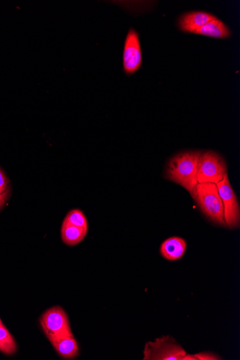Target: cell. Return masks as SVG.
<instances>
[{
	"label": "cell",
	"instance_id": "8992f818",
	"mask_svg": "<svg viewBox=\"0 0 240 360\" xmlns=\"http://www.w3.org/2000/svg\"><path fill=\"white\" fill-rule=\"evenodd\" d=\"M223 201L224 217L227 227L231 230L237 229L240 224V210L237 196L226 175L223 181L216 185Z\"/></svg>",
	"mask_w": 240,
	"mask_h": 360
},
{
	"label": "cell",
	"instance_id": "5b68a950",
	"mask_svg": "<svg viewBox=\"0 0 240 360\" xmlns=\"http://www.w3.org/2000/svg\"><path fill=\"white\" fill-rule=\"evenodd\" d=\"M40 322L50 342L60 336L72 332L67 314L61 306L47 310L42 315Z\"/></svg>",
	"mask_w": 240,
	"mask_h": 360
},
{
	"label": "cell",
	"instance_id": "9c48e42d",
	"mask_svg": "<svg viewBox=\"0 0 240 360\" xmlns=\"http://www.w3.org/2000/svg\"><path fill=\"white\" fill-rule=\"evenodd\" d=\"M185 240L179 237H172L166 240L161 244V256L170 261H177L183 258L186 251Z\"/></svg>",
	"mask_w": 240,
	"mask_h": 360
},
{
	"label": "cell",
	"instance_id": "ba28073f",
	"mask_svg": "<svg viewBox=\"0 0 240 360\" xmlns=\"http://www.w3.org/2000/svg\"><path fill=\"white\" fill-rule=\"evenodd\" d=\"M58 355L65 359H72L78 357L79 349L72 332L63 334L51 341Z\"/></svg>",
	"mask_w": 240,
	"mask_h": 360
},
{
	"label": "cell",
	"instance_id": "9a60e30c",
	"mask_svg": "<svg viewBox=\"0 0 240 360\" xmlns=\"http://www.w3.org/2000/svg\"><path fill=\"white\" fill-rule=\"evenodd\" d=\"M223 359L220 356L210 352H204L195 354H187L183 360H218Z\"/></svg>",
	"mask_w": 240,
	"mask_h": 360
},
{
	"label": "cell",
	"instance_id": "5bb4252c",
	"mask_svg": "<svg viewBox=\"0 0 240 360\" xmlns=\"http://www.w3.org/2000/svg\"><path fill=\"white\" fill-rule=\"evenodd\" d=\"M63 221L74 225V226L79 228L88 229V223H87L86 218L83 213L79 210L71 211Z\"/></svg>",
	"mask_w": 240,
	"mask_h": 360
},
{
	"label": "cell",
	"instance_id": "277c9868",
	"mask_svg": "<svg viewBox=\"0 0 240 360\" xmlns=\"http://www.w3.org/2000/svg\"><path fill=\"white\" fill-rule=\"evenodd\" d=\"M185 350L170 336L159 337L154 342L145 344L144 360H183L186 355Z\"/></svg>",
	"mask_w": 240,
	"mask_h": 360
},
{
	"label": "cell",
	"instance_id": "8fae6325",
	"mask_svg": "<svg viewBox=\"0 0 240 360\" xmlns=\"http://www.w3.org/2000/svg\"><path fill=\"white\" fill-rule=\"evenodd\" d=\"M195 34L205 36L214 38H229L232 33L230 29L224 24V22L215 17L210 20L196 31Z\"/></svg>",
	"mask_w": 240,
	"mask_h": 360
},
{
	"label": "cell",
	"instance_id": "ac0fdd59",
	"mask_svg": "<svg viewBox=\"0 0 240 360\" xmlns=\"http://www.w3.org/2000/svg\"><path fill=\"white\" fill-rule=\"evenodd\" d=\"M0 322H2V321H1V319H0Z\"/></svg>",
	"mask_w": 240,
	"mask_h": 360
},
{
	"label": "cell",
	"instance_id": "2e32d148",
	"mask_svg": "<svg viewBox=\"0 0 240 360\" xmlns=\"http://www.w3.org/2000/svg\"><path fill=\"white\" fill-rule=\"evenodd\" d=\"M8 179L4 172L0 169V194H3L8 189Z\"/></svg>",
	"mask_w": 240,
	"mask_h": 360
},
{
	"label": "cell",
	"instance_id": "3957f363",
	"mask_svg": "<svg viewBox=\"0 0 240 360\" xmlns=\"http://www.w3.org/2000/svg\"><path fill=\"white\" fill-rule=\"evenodd\" d=\"M226 175L227 168L223 157L213 151L202 152L196 175L198 183L217 185Z\"/></svg>",
	"mask_w": 240,
	"mask_h": 360
},
{
	"label": "cell",
	"instance_id": "7a4b0ae2",
	"mask_svg": "<svg viewBox=\"0 0 240 360\" xmlns=\"http://www.w3.org/2000/svg\"><path fill=\"white\" fill-rule=\"evenodd\" d=\"M192 198L208 219L219 226L227 228L223 201L216 185L198 183Z\"/></svg>",
	"mask_w": 240,
	"mask_h": 360
},
{
	"label": "cell",
	"instance_id": "6da1fadb",
	"mask_svg": "<svg viewBox=\"0 0 240 360\" xmlns=\"http://www.w3.org/2000/svg\"><path fill=\"white\" fill-rule=\"evenodd\" d=\"M201 154L200 151L179 153L170 159L166 169V178L182 186L191 196L198 184L196 175Z\"/></svg>",
	"mask_w": 240,
	"mask_h": 360
},
{
	"label": "cell",
	"instance_id": "e0dca14e",
	"mask_svg": "<svg viewBox=\"0 0 240 360\" xmlns=\"http://www.w3.org/2000/svg\"><path fill=\"white\" fill-rule=\"evenodd\" d=\"M9 192L10 190L9 189H8V190L5 191L3 194H0V210H1V209L6 204V201L8 200L9 196Z\"/></svg>",
	"mask_w": 240,
	"mask_h": 360
},
{
	"label": "cell",
	"instance_id": "4fadbf2b",
	"mask_svg": "<svg viewBox=\"0 0 240 360\" xmlns=\"http://www.w3.org/2000/svg\"><path fill=\"white\" fill-rule=\"evenodd\" d=\"M17 346L13 336L2 322H0V352L13 355L17 352Z\"/></svg>",
	"mask_w": 240,
	"mask_h": 360
},
{
	"label": "cell",
	"instance_id": "52a82bcc",
	"mask_svg": "<svg viewBox=\"0 0 240 360\" xmlns=\"http://www.w3.org/2000/svg\"><path fill=\"white\" fill-rule=\"evenodd\" d=\"M142 52L139 36L134 29H130L125 39L123 52V67L127 74H134L140 69Z\"/></svg>",
	"mask_w": 240,
	"mask_h": 360
},
{
	"label": "cell",
	"instance_id": "30bf717a",
	"mask_svg": "<svg viewBox=\"0 0 240 360\" xmlns=\"http://www.w3.org/2000/svg\"><path fill=\"white\" fill-rule=\"evenodd\" d=\"M215 17L204 12H193L184 15L179 19V27L184 32L194 33Z\"/></svg>",
	"mask_w": 240,
	"mask_h": 360
},
{
	"label": "cell",
	"instance_id": "7c38bea8",
	"mask_svg": "<svg viewBox=\"0 0 240 360\" xmlns=\"http://www.w3.org/2000/svg\"><path fill=\"white\" fill-rule=\"evenodd\" d=\"M87 231L88 229L79 228L63 221L61 228V238L65 244L77 245L85 238Z\"/></svg>",
	"mask_w": 240,
	"mask_h": 360
}]
</instances>
